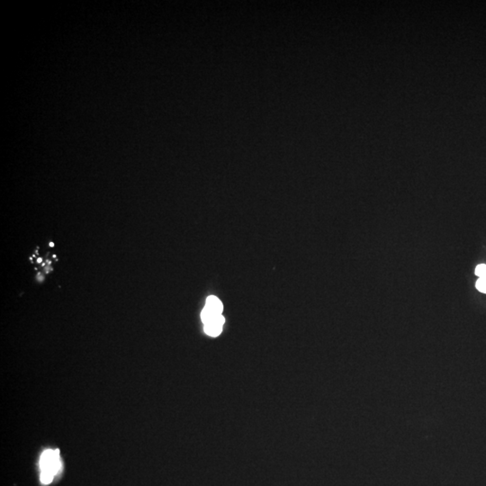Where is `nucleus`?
Returning <instances> with one entry per match:
<instances>
[{
    "instance_id": "obj_1",
    "label": "nucleus",
    "mask_w": 486,
    "mask_h": 486,
    "mask_svg": "<svg viewBox=\"0 0 486 486\" xmlns=\"http://www.w3.org/2000/svg\"><path fill=\"white\" fill-rule=\"evenodd\" d=\"M62 468L60 450H47L40 458V479L43 485H50Z\"/></svg>"
},
{
    "instance_id": "obj_2",
    "label": "nucleus",
    "mask_w": 486,
    "mask_h": 486,
    "mask_svg": "<svg viewBox=\"0 0 486 486\" xmlns=\"http://www.w3.org/2000/svg\"><path fill=\"white\" fill-rule=\"evenodd\" d=\"M225 317L223 315L219 316L218 318L204 324L205 325L204 326L205 332L211 337H217L221 334V332L223 330V326L225 324Z\"/></svg>"
},
{
    "instance_id": "obj_3",
    "label": "nucleus",
    "mask_w": 486,
    "mask_h": 486,
    "mask_svg": "<svg viewBox=\"0 0 486 486\" xmlns=\"http://www.w3.org/2000/svg\"><path fill=\"white\" fill-rule=\"evenodd\" d=\"M205 308H207V310L211 311L217 314H222L223 310H224V306H223L221 300H219V298L213 296V295H211L207 298Z\"/></svg>"
},
{
    "instance_id": "obj_4",
    "label": "nucleus",
    "mask_w": 486,
    "mask_h": 486,
    "mask_svg": "<svg viewBox=\"0 0 486 486\" xmlns=\"http://www.w3.org/2000/svg\"><path fill=\"white\" fill-rule=\"evenodd\" d=\"M474 274L479 278H486V264H479L475 267Z\"/></svg>"
},
{
    "instance_id": "obj_5",
    "label": "nucleus",
    "mask_w": 486,
    "mask_h": 486,
    "mask_svg": "<svg viewBox=\"0 0 486 486\" xmlns=\"http://www.w3.org/2000/svg\"><path fill=\"white\" fill-rule=\"evenodd\" d=\"M475 287L481 293L486 294V278H478L475 283Z\"/></svg>"
}]
</instances>
